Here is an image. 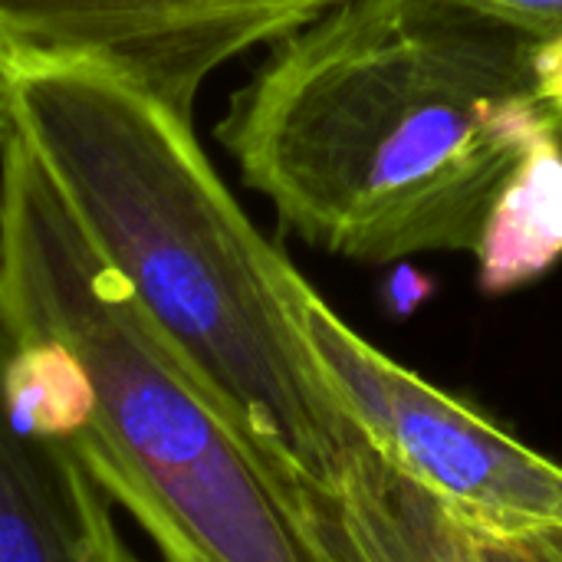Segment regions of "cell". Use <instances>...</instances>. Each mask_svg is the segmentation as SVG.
I'll return each instance as SVG.
<instances>
[{
  "instance_id": "obj_1",
  "label": "cell",
  "mask_w": 562,
  "mask_h": 562,
  "mask_svg": "<svg viewBox=\"0 0 562 562\" xmlns=\"http://www.w3.org/2000/svg\"><path fill=\"white\" fill-rule=\"evenodd\" d=\"M217 138L310 247L395 263L474 254L562 105L537 40L461 0H339L273 43Z\"/></svg>"
},
{
  "instance_id": "obj_2",
  "label": "cell",
  "mask_w": 562,
  "mask_h": 562,
  "mask_svg": "<svg viewBox=\"0 0 562 562\" xmlns=\"http://www.w3.org/2000/svg\"><path fill=\"white\" fill-rule=\"evenodd\" d=\"M16 132L231 422L290 481L329 487L359 431L310 346V283L254 227L191 122L102 69L16 63Z\"/></svg>"
},
{
  "instance_id": "obj_3",
  "label": "cell",
  "mask_w": 562,
  "mask_h": 562,
  "mask_svg": "<svg viewBox=\"0 0 562 562\" xmlns=\"http://www.w3.org/2000/svg\"><path fill=\"white\" fill-rule=\"evenodd\" d=\"M0 306L23 398L161 562H336L300 484L155 329L20 132L0 145Z\"/></svg>"
},
{
  "instance_id": "obj_4",
  "label": "cell",
  "mask_w": 562,
  "mask_h": 562,
  "mask_svg": "<svg viewBox=\"0 0 562 562\" xmlns=\"http://www.w3.org/2000/svg\"><path fill=\"white\" fill-rule=\"evenodd\" d=\"M303 326L349 425L468 533L562 537V464L375 349L313 286Z\"/></svg>"
},
{
  "instance_id": "obj_5",
  "label": "cell",
  "mask_w": 562,
  "mask_h": 562,
  "mask_svg": "<svg viewBox=\"0 0 562 562\" xmlns=\"http://www.w3.org/2000/svg\"><path fill=\"white\" fill-rule=\"evenodd\" d=\"M339 0H0L16 63H79L191 122L204 79Z\"/></svg>"
},
{
  "instance_id": "obj_6",
  "label": "cell",
  "mask_w": 562,
  "mask_h": 562,
  "mask_svg": "<svg viewBox=\"0 0 562 562\" xmlns=\"http://www.w3.org/2000/svg\"><path fill=\"white\" fill-rule=\"evenodd\" d=\"M16 356L0 306V562H145L79 451L23 398Z\"/></svg>"
},
{
  "instance_id": "obj_7",
  "label": "cell",
  "mask_w": 562,
  "mask_h": 562,
  "mask_svg": "<svg viewBox=\"0 0 562 562\" xmlns=\"http://www.w3.org/2000/svg\"><path fill=\"white\" fill-rule=\"evenodd\" d=\"M300 504L336 562H481L474 533L362 435L329 487L300 484Z\"/></svg>"
},
{
  "instance_id": "obj_8",
  "label": "cell",
  "mask_w": 562,
  "mask_h": 562,
  "mask_svg": "<svg viewBox=\"0 0 562 562\" xmlns=\"http://www.w3.org/2000/svg\"><path fill=\"white\" fill-rule=\"evenodd\" d=\"M477 286L514 293L562 260V138L543 142L501 188L474 247Z\"/></svg>"
},
{
  "instance_id": "obj_9",
  "label": "cell",
  "mask_w": 562,
  "mask_h": 562,
  "mask_svg": "<svg viewBox=\"0 0 562 562\" xmlns=\"http://www.w3.org/2000/svg\"><path fill=\"white\" fill-rule=\"evenodd\" d=\"M530 40H562V0H461Z\"/></svg>"
},
{
  "instance_id": "obj_10",
  "label": "cell",
  "mask_w": 562,
  "mask_h": 562,
  "mask_svg": "<svg viewBox=\"0 0 562 562\" xmlns=\"http://www.w3.org/2000/svg\"><path fill=\"white\" fill-rule=\"evenodd\" d=\"M477 550H481V562H562V537L477 540Z\"/></svg>"
},
{
  "instance_id": "obj_11",
  "label": "cell",
  "mask_w": 562,
  "mask_h": 562,
  "mask_svg": "<svg viewBox=\"0 0 562 562\" xmlns=\"http://www.w3.org/2000/svg\"><path fill=\"white\" fill-rule=\"evenodd\" d=\"M16 135V59L0 36V145Z\"/></svg>"
}]
</instances>
